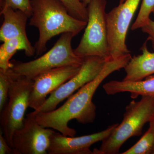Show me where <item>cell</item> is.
Listing matches in <instances>:
<instances>
[{"label": "cell", "mask_w": 154, "mask_h": 154, "mask_svg": "<svg viewBox=\"0 0 154 154\" xmlns=\"http://www.w3.org/2000/svg\"><path fill=\"white\" fill-rule=\"evenodd\" d=\"M51 128L39 125L31 112L26 115L22 127L14 132L12 137L13 154H47Z\"/></svg>", "instance_id": "obj_9"}, {"label": "cell", "mask_w": 154, "mask_h": 154, "mask_svg": "<svg viewBox=\"0 0 154 154\" xmlns=\"http://www.w3.org/2000/svg\"><path fill=\"white\" fill-rule=\"evenodd\" d=\"M24 51L28 57L33 56L36 53L28 38L18 37L3 42L0 46V69L7 71L12 66L11 59L17 51Z\"/></svg>", "instance_id": "obj_15"}, {"label": "cell", "mask_w": 154, "mask_h": 154, "mask_svg": "<svg viewBox=\"0 0 154 154\" xmlns=\"http://www.w3.org/2000/svg\"><path fill=\"white\" fill-rule=\"evenodd\" d=\"M118 69L114 62H107L95 79L70 96L61 107L50 112L32 113L43 127L56 130L66 136L74 137L76 131L68 126L69 122L75 119L80 123L86 124L94 121L96 107L92 101L93 96L103 81Z\"/></svg>", "instance_id": "obj_1"}, {"label": "cell", "mask_w": 154, "mask_h": 154, "mask_svg": "<svg viewBox=\"0 0 154 154\" xmlns=\"http://www.w3.org/2000/svg\"><path fill=\"white\" fill-rule=\"evenodd\" d=\"M81 66H66L50 70L33 79L34 83L29 99V107L38 110L47 96L66 82L80 70Z\"/></svg>", "instance_id": "obj_10"}, {"label": "cell", "mask_w": 154, "mask_h": 154, "mask_svg": "<svg viewBox=\"0 0 154 154\" xmlns=\"http://www.w3.org/2000/svg\"><path fill=\"white\" fill-rule=\"evenodd\" d=\"M106 0H91L87 6L88 19L75 54L82 58L98 57L110 59L106 22Z\"/></svg>", "instance_id": "obj_5"}, {"label": "cell", "mask_w": 154, "mask_h": 154, "mask_svg": "<svg viewBox=\"0 0 154 154\" xmlns=\"http://www.w3.org/2000/svg\"><path fill=\"white\" fill-rule=\"evenodd\" d=\"M8 6L15 10H20L30 18L31 15L30 0H1V6Z\"/></svg>", "instance_id": "obj_20"}, {"label": "cell", "mask_w": 154, "mask_h": 154, "mask_svg": "<svg viewBox=\"0 0 154 154\" xmlns=\"http://www.w3.org/2000/svg\"><path fill=\"white\" fill-rule=\"evenodd\" d=\"M145 79L138 81H111L105 84L103 88L109 95L129 92L131 97L136 99L139 96L154 97V75H151Z\"/></svg>", "instance_id": "obj_13"}, {"label": "cell", "mask_w": 154, "mask_h": 154, "mask_svg": "<svg viewBox=\"0 0 154 154\" xmlns=\"http://www.w3.org/2000/svg\"><path fill=\"white\" fill-rule=\"evenodd\" d=\"M31 15L29 25L38 29L39 36L34 47L36 56L46 51L52 37L66 33L75 36L85 29L87 22L70 15L58 0H30Z\"/></svg>", "instance_id": "obj_2"}, {"label": "cell", "mask_w": 154, "mask_h": 154, "mask_svg": "<svg viewBox=\"0 0 154 154\" xmlns=\"http://www.w3.org/2000/svg\"><path fill=\"white\" fill-rule=\"evenodd\" d=\"M11 84V75L8 69H0V111L6 105Z\"/></svg>", "instance_id": "obj_19"}, {"label": "cell", "mask_w": 154, "mask_h": 154, "mask_svg": "<svg viewBox=\"0 0 154 154\" xmlns=\"http://www.w3.org/2000/svg\"><path fill=\"white\" fill-rule=\"evenodd\" d=\"M147 43V40L141 47L142 54L131 57L124 68V81H140L154 74V52L149 51Z\"/></svg>", "instance_id": "obj_14"}, {"label": "cell", "mask_w": 154, "mask_h": 154, "mask_svg": "<svg viewBox=\"0 0 154 154\" xmlns=\"http://www.w3.org/2000/svg\"><path fill=\"white\" fill-rule=\"evenodd\" d=\"M65 7L70 15L76 19L87 22V7L80 0H58Z\"/></svg>", "instance_id": "obj_18"}, {"label": "cell", "mask_w": 154, "mask_h": 154, "mask_svg": "<svg viewBox=\"0 0 154 154\" xmlns=\"http://www.w3.org/2000/svg\"><path fill=\"white\" fill-rule=\"evenodd\" d=\"M141 29L143 32L148 35L147 40L151 42L152 47L154 50V21L150 19L148 22Z\"/></svg>", "instance_id": "obj_21"}, {"label": "cell", "mask_w": 154, "mask_h": 154, "mask_svg": "<svg viewBox=\"0 0 154 154\" xmlns=\"http://www.w3.org/2000/svg\"><path fill=\"white\" fill-rule=\"evenodd\" d=\"M118 124L110 125L100 132L82 136H66L60 132L53 133L50 138L48 154H91L90 147L102 141L113 131Z\"/></svg>", "instance_id": "obj_11"}, {"label": "cell", "mask_w": 154, "mask_h": 154, "mask_svg": "<svg viewBox=\"0 0 154 154\" xmlns=\"http://www.w3.org/2000/svg\"><path fill=\"white\" fill-rule=\"evenodd\" d=\"M154 114V97L142 96L140 101H132L125 107L123 119L111 134L102 141L95 154H116L127 140L142 134L143 128L149 122Z\"/></svg>", "instance_id": "obj_3"}, {"label": "cell", "mask_w": 154, "mask_h": 154, "mask_svg": "<svg viewBox=\"0 0 154 154\" xmlns=\"http://www.w3.org/2000/svg\"><path fill=\"white\" fill-rule=\"evenodd\" d=\"M86 6H88V4L90 2L91 0H80Z\"/></svg>", "instance_id": "obj_23"}, {"label": "cell", "mask_w": 154, "mask_h": 154, "mask_svg": "<svg viewBox=\"0 0 154 154\" xmlns=\"http://www.w3.org/2000/svg\"><path fill=\"white\" fill-rule=\"evenodd\" d=\"M73 33H63L52 48L34 60L24 62L11 60L9 69L13 74L33 79L38 75L52 69L66 66H81L85 60L75 54L72 46Z\"/></svg>", "instance_id": "obj_4"}, {"label": "cell", "mask_w": 154, "mask_h": 154, "mask_svg": "<svg viewBox=\"0 0 154 154\" xmlns=\"http://www.w3.org/2000/svg\"><path fill=\"white\" fill-rule=\"evenodd\" d=\"M1 14L4 21L0 28V40L2 42L14 38H28L26 25L29 18L20 10H15L8 6H1Z\"/></svg>", "instance_id": "obj_12"}, {"label": "cell", "mask_w": 154, "mask_h": 154, "mask_svg": "<svg viewBox=\"0 0 154 154\" xmlns=\"http://www.w3.org/2000/svg\"><path fill=\"white\" fill-rule=\"evenodd\" d=\"M107 60L98 57L85 58L80 70L76 74L51 93L41 107L32 112L34 113L48 112L55 110L61 102L95 79L102 70Z\"/></svg>", "instance_id": "obj_8"}, {"label": "cell", "mask_w": 154, "mask_h": 154, "mask_svg": "<svg viewBox=\"0 0 154 154\" xmlns=\"http://www.w3.org/2000/svg\"><path fill=\"white\" fill-rule=\"evenodd\" d=\"M8 71L11 75V86L8 102L1 111L0 125L1 131L12 147L14 132L23 125L34 81L26 77L13 74Z\"/></svg>", "instance_id": "obj_6"}, {"label": "cell", "mask_w": 154, "mask_h": 154, "mask_svg": "<svg viewBox=\"0 0 154 154\" xmlns=\"http://www.w3.org/2000/svg\"><path fill=\"white\" fill-rule=\"evenodd\" d=\"M122 154H154V125L149 123V129L140 140Z\"/></svg>", "instance_id": "obj_16"}, {"label": "cell", "mask_w": 154, "mask_h": 154, "mask_svg": "<svg viewBox=\"0 0 154 154\" xmlns=\"http://www.w3.org/2000/svg\"><path fill=\"white\" fill-rule=\"evenodd\" d=\"M125 1V0H119V4L124 2Z\"/></svg>", "instance_id": "obj_25"}, {"label": "cell", "mask_w": 154, "mask_h": 154, "mask_svg": "<svg viewBox=\"0 0 154 154\" xmlns=\"http://www.w3.org/2000/svg\"><path fill=\"white\" fill-rule=\"evenodd\" d=\"M154 10V0H142L139 12L131 27V30L141 28L150 19V16Z\"/></svg>", "instance_id": "obj_17"}, {"label": "cell", "mask_w": 154, "mask_h": 154, "mask_svg": "<svg viewBox=\"0 0 154 154\" xmlns=\"http://www.w3.org/2000/svg\"><path fill=\"white\" fill-rule=\"evenodd\" d=\"M152 13H153V14L154 15V10L153 11Z\"/></svg>", "instance_id": "obj_26"}, {"label": "cell", "mask_w": 154, "mask_h": 154, "mask_svg": "<svg viewBox=\"0 0 154 154\" xmlns=\"http://www.w3.org/2000/svg\"><path fill=\"white\" fill-rule=\"evenodd\" d=\"M13 154V149L4 137L2 133L0 132V154Z\"/></svg>", "instance_id": "obj_22"}, {"label": "cell", "mask_w": 154, "mask_h": 154, "mask_svg": "<svg viewBox=\"0 0 154 154\" xmlns=\"http://www.w3.org/2000/svg\"><path fill=\"white\" fill-rule=\"evenodd\" d=\"M149 123H152V124L153 125H154V114L150 122Z\"/></svg>", "instance_id": "obj_24"}, {"label": "cell", "mask_w": 154, "mask_h": 154, "mask_svg": "<svg viewBox=\"0 0 154 154\" xmlns=\"http://www.w3.org/2000/svg\"><path fill=\"white\" fill-rule=\"evenodd\" d=\"M141 0H125L106 14L110 59L130 53L126 44L127 33Z\"/></svg>", "instance_id": "obj_7"}]
</instances>
